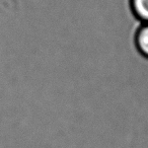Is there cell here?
Wrapping results in <instances>:
<instances>
[{
	"mask_svg": "<svg viewBox=\"0 0 148 148\" xmlns=\"http://www.w3.org/2000/svg\"><path fill=\"white\" fill-rule=\"evenodd\" d=\"M132 13L141 23H148V0H129Z\"/></svg>",
	"mask_w": 148,
	"mask_h": 148,
	"instance_id": "cell-2",
	"label": "cell"
},
{
	"mask_svg": "<svg viewBox=\"0 0 148 148\" xmlns=\"http://www.w3.org/2000/svg\"><path fill=\"white\" fill-rule=\"evenodd\" d=\"M136 50L143 58L148 60V23H141L134 36Z\"/></svg>",
	"mask_w": 148,
	"mask_h": 148,
	"instance_id": "cell-1",
	"label": "cell"
}]
</instances>
